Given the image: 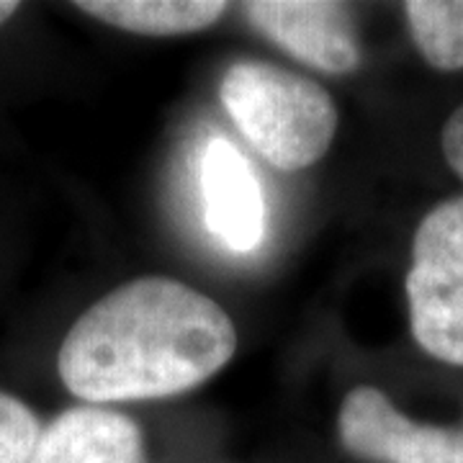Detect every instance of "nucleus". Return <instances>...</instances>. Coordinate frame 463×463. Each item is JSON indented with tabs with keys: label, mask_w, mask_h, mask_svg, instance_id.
<instances>
[{
	"label": "nucleus",
	"mask_w": 463,
	"mask_h": 463,
	"mask_svg": "<svg viewBox=\"0 0 463 463\" xmlns=\"http://www.w3.org/2000/svg\"><path fill=\"white\" fill-rule=\"evenodd\" d=\"M237 350V330L214 298L165 279L121 283L78 317L57 353L72 397L96 407L191 392Z\"/></svg>",
	"instance_id": "1"
},
{
	"label": "nucleus",
	"mask_w": 463,
	"mask_h": 463,
	"mask_svg": "<svg viewBox=\"0 0 463 463\" xmlns=\"http://www.w3.org/2000/svg\"><path fill=\"white\" fill-rule=\"evenodd\" d=\"M237 129L270 165L294 173L315 165L337 132V109L315 80L283 67L242 60L219 83Z\"/></svg>",
	"instance_id": "2"
},
{
	"label": "nucleus",
	"mask_w": 463,
	"mask_h": 463,
	"mask_svg": "<svg viewBox=\"0 0 463 463\" xmlns=\"http://www.w3.org/2000/svg\"><path fill=\"white\" fill-rule=\"evenodd\" d=\"M407 298L420 347L463 365V196L443 201L420 222Z\"/></svg>",
	"instance_id": "3"
},
{
	"label": "nucleus",
	"mask_w": 463,
	"mask_h": 463,
	"mask_svg": "<svg viewBox=\"0 0 463 463\" xmlns=\"http://www.w3.org/2000/svg\"><path fill=\"white\" fill-rule=\"evenodd\" d=\"M347 453L376 463H463V438L397 412L376 386H355L337 414Z\"/></svg>",
	"instance_id": "4"
},
{
	"label": "nucleus",
	"mask_w": 463,
	"mask_h": 463,
	"mask_svg": "<svg viewBox=\"0 0 463 463\" xmlns=\"http://www.w3.org/2000/svg\"><path fill=\"white\" fill-rule=\"evenodd\" d=\"M250 24L304 65L345 75L361 65V44L345 5L325 0L245 3Z\"/></svg>",
	"instance_id": "5"
},
{
	"label": "nucleus",
	"mask_w": 463,
	"mask_h": 463,
	"mask_svg": "<svg viewBox=\"0 0 463 463\" xmlns=\"http://www.w3.org/2000/svg\"><path fill=\"white\" fill-rule=\"evenodd\" d=\"M201 191L206 224L234 252L260 248L265 201L250 160L224 137H214L201 157Z\"/></svg>",
	"instance_id": "6"
},
{
	"label": "nucleus",
	"mask_w": 463,
	"mask_h": 463,
	"mask_svg": "<svg viewBox=\"0 0 463 463\" xmlns=\"http://www.w3.org/2000/svg\"><path fill=\"white\" fill-rule=\"evenodd\" d=\"M29 463H147V453L129 414L80 404L42 428Z\"/></svg>",
	"instance_id": "7"
},
{
	"label": "nucleus",
	"mask_w": 463,
	"mask_h": 463,
	"mask_svg": "<svg viewBox=\"0 0 463 463\" xmlns=\"http://www.w3.org/2000/svg\"><path fill=\"white\" fill-rule=\"evenodd\" d=\"M75 8L121 32L181 36L209 29L230 5L214 0H80Z\"/></svg>",
	"instance_id": "8"
},
{
	"label": "nucleus",
	"mask_w": 463,
	"mask_h": 463,
	"mask_svg": "<svg viewBox=\"0 0 463 463\" xmlns=\"http://www.w3.org/2000/svg\"><path fill=\"white\" fill-rule=\"evenodd\" d=\"M404 14L414 44L438 70H463V3L410 0Z\"/></svg>",
	"instance_id": "9"
},
{
	"label": "nucleus",
	"mask_w": 463,
	"mask_h": 463,
	"mask_svg": "<svg viewBox=\"0 0 463 463\" xmlns=\"http://www.w3.org/2000/svg\"><path fill=\"white\" fill-rule=\"evenodd\" d=\"M42 432L26 402L0 392V463H29Z\"/></svg>",
	"instance_id": "10"
},
{
	"label": "nucleus",
	"mask_w": 463,
	"mask_h": 463,
	"mask_svg": "<svg viewBox=\"0 0 463 463\" xmlns=\"http://www.w3.org/2000/svg\"><path fill=\"white\" fill-rule=\"evenodd\" d=\"M443 152H446L448 165L463 178V106L456 109L448 118L446 129H443Z\"/></svg>",
	"instance_id": "11"
},
{
	"label": "nucleus",
	"mask_w": 463,
	"mask_h": 463,
	"mask_svg": "<svg viewBox=\"0 0 463 463\" xmlns=\"http://www.w3.org/2000/svg\"><path fill=\"white\" fill-rule=\"evenodd\" d=\"M21 8L18 3H8V0H0V26L8 21V18L16 16V11Z\"/></svg>",
	"instance_id": "12"
}]
</instances>
